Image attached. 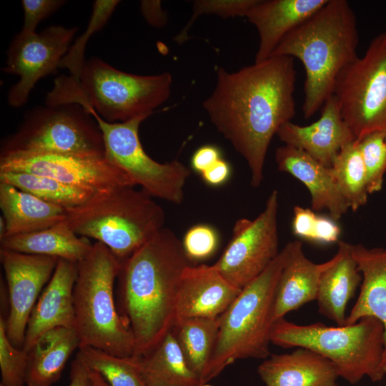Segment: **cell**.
Segmentation results:
<instances>
[{"instance_id":"cell-1","label":"cell","mask_w":386,"mask_h":386,"mask_svg":"<svg viewBox=\"0 0 386 386\" xmlns=\"http://www.w3.org/2000/svg\"><path fill=\"white\" fill-rule=\"evenodd\" d=\"M294 58L272 56L234 72L219 68L203 107L217 129L246 161L260 186L274 135L295 114Z\"/></svg>"},{"instance_id":"cell-2","label":"cell","mask_w":386,"mask_h":386,"mask_svg":"<svg viewBox=\"0 0 386 386\" xmlns=\"http://www.w3.org/2000/svg\"><path fill=\"white\" fill-rule=\"evenodd\" d=\"M189 264L182 242L166 227L121 262L115 298L134 335L132 356L147 355L173 330L181 277Z\"/></svg>"},{"instance_id":"cell-3","label":"cell","mask_w":386,"mask_h":386,"mask_svg":"<svg viewBox=\"0 0 386 386\" xmlns=\"http://www.w3.org/2000/svg\"><path fill=\"white\" fill-rule=\"evenodd\" d=\"M355 14L345 0H327L317 11L291 31L272 56L298 59L305 70L302 112L313 116L333 95L341 72L357 57Z\"/></svg>"},{"instance_id":"cell-4","label":"cell","mask_w":386,"mask_h":386,"mask_svg":"<svg viewBox=\"0 0 386 386\" xmlns=\"http://www.w3.org/2000/svg\"><path fill=\"white\" fill-rule=\"evenodd\" d=\"M172 77L169 72L137 75L117 69L102 59L85 61L79 84L61 75L46 97V105L77 104L89 107L104 120L124 122L153 110L170 96Z\"/></svg>"},{"instance_id":"cell-5","label":"cell","mask_w":386,"mask_h":386,"mask_svg":"<svg viewBox=\"0 0 386 386\" xmlns=\"http://www.w3.org/2000/svg\"><path fill=\"white\" fill-rule=\"evenodd\" d=\"M121 262L99 242L77 262L73 290L79 348L92 347L122 357L134 355L132 331L119 314L115 283Z\"/></svg>"},{"instance_id":"cell-6","label":"cell","mask_w":386,"mask_h":386,"mask_svg":"<svg viewBox=\"0 0 386 386\" xmlns=\"http://www.w3.org/2000/svg\"><path fill=\"white\" fill-rule=\"evenodd\" d=\"M65 214L77 235L104 244L120 262L154 237L165 222L163 208L133 186L94 193L83 204L65 209Z\"/></svg>"},{"instance_id":"cell-7","label":"cell","mask_w":386,"mask_h":386,"mask_svg":"<svg viewBox=\"0 0 386 386\" xmlns=\"http://www.w3.org/2000/svg\"><path fill=\"white\" fill-rule=\"evenodd\" d=\"M288 252L287 243L221 315L216 344L201 383H207L237 360L269 356L276 290Z\"/></svg>"},{"instance_id":"cell-8","label":"cell","mask_w":386,"mask_h":386,"mask_svg":"<svg viewBox=\"0 0 386 386\" xmlns=\"http://www.w3.org/2000/svg\"><path fill=\"white\" fill-rule=\"evenodd\" d=\"M271 343L284 348L303 347L322 355L335 366L339 377L356 384L365 376L377 382L384 354L385 328L377 318L329 327L321 322L301 325L284 318L274 322Z\"/></svg>"},{"instance_id":"cell-9","label":"cell","mask_w":386,"mask_h":386,"mask_svg":"<svg viewBox=\"0 0 386 386\" xmlns=\"http://www.w3.org/2000/svg\"><path fill=\"white\" fill-rule=\"evenodd\" d=\"M40 154L104 157L102 132L77 104L36 107L16 131L1 142L0 157Z\"/></svg>"},{"instance_id":"cell-10","label":"cell","mask_w":386,"mask_h":386,"mask_svg":"<svg viewBox=\"0 0 386 386\" xmlns=\"http://www.w3.org/2000/svg\"><path fill=\"white\" fill-rule=\"evenodd\" d=\"M96 120L103 135L105 157L122 169L134 186L139 185L152 197L179 204L191 170L174 159L166 163L154 160L144 150L139 137V128L147 116L124 122H108L89 107H83Z\"/></svg>"},{"instance_id":"cell-11","label":"cell","mask_w":386,"mask_h":386,"mask_svg":"<svg viewBox=\"0 0 386 386\" xmlns=\"http://www.w3.org/2000/svg\"><path fill=\"white\" fill-rule=\"evenodd\" d=\"M333 95L356 140L386 133V31L340 74Z\"/></svg>"},{"instance_id":"cell-12","label":"cell","mask_w":386,"mask_h":386,"mask_svg":"<svg viewBox=\"0 0 386 386\" xmlns=\"http://www.w3.org/2000/svg\"><path fill=\"white\" fill-rule=\"evenodd\" d=\"M279 195L273 190L263 211L254 219L236 221L232 238L213 267L239 290L259 277L277 257Z\"/></svg>"},{"instance_id":"cell-13","label":"cell","mask_w":386,"mask_h":386,"mask_svg":"<svg viewBox=\"0 0 386 386\" xmlns=\"http://www.w3.org/2000/svg\"><path fill=\"white\" fill-rule=\"evenodd\" d=\"M77 29L52 25L39 33H18L11 41L4 72L19 76L7 94L11 107H22L42 77L56 73L61 59L71 46Z\"/></svg>"},{"instance_id":"cell-14","label":"cell","mask_w":386,"mask_h":386,"mask_svg":"<svg viewBox=\"0 0 386 386\" xmlns=\"http://www.w3.org/2000/svg\"><path fill=\"white\" fill-rule=\"evenodd\" d=\"M0 172H22L51 177L97 193L133 186L128 175L105 157L40 154L0 157Z\"/></svg>"},{"instance_id":"cell-15","label":"cell","mask_w":386,"mask_h":386,"mask_svg":"<svg viewBox=\"0 0 386 386\" xmlns=\"http://www.w3.org/2000/svg\"><path fill=\"white\" fill-rule=\"evenodd\" d=\"M0 260L5 273L9 302L6 334L14 345L23 348L29 317L59 258L0 249Z\"/></svg>"},{"instance_id":"cell-16","label":"cell","mask_w":386,"mask_h":386,"mask_svg":"<svg viewBox=\"0 0 386 386\" xmlns=\"http://www.w3.org/2000/svg\"><path fill=\"white\" fill-rule=\"evenodd\" d=\"M241 290L213 265H188L181 277L177 295L175 324L188 318L221 316Z\"/></svg>"},{"instance_id":"cell-17","label":"cell","mask_w":386,"mask_h":386,"mask_svg":"<svg viewBox=\"0 0 386 386\" xmlns=\"http://www.w3.org/2000/svg\"><path fill=\"white\" fill-rule=\"evenodd\" d=\"M277 135L285 145L304 151L327 167H332L344 147L356 140L334 95L325 102L317 121L307 126L289 122L279 128Z\"/></svg>"},{"instance_id":"cell-18","label":"cell","mask_w":386,"mask_h":386,"mask_svg":"<svg viewBox=\"0 0 386 386\" xmlns=\"http://www.w3.org/2000/svg\"><path fill=\"white\" fill-rule=\"evenodd\" d=\"M76 277L77 262L59 259L29 317L23 345L27 352L47 330L56 327L74 328L73 290Z\"/></svg>"},{"instance_id":"cell-19","label":"cell","mask_w":386,"mask_h":386,"mask_svg":"<svg viewBox=\"0 0 386 386\" xmlns=\"http://www.w3.org/2000/svg\"><path fill=\"white\" fill-rule=\"evenodd\" d=\"M274 157L279 171L290 174L308 189L312 210L325 209L336 221L347 213L349 207L331 167L323 165L304 151L285 144L276 149Z\"/></svg>"},{"instance_id":"cell-20","label":"cell","mask_w":386,"mask_h":386,"mask_svg":"<svg viewBox=\"0 0 386 386\" xmlns=\"http://www.w3.org/2000/svg\"><path fill=\"white\" fill-rule=\"evenodd\" d=\"M327 1L258 0L246 15L259 34L255 62L269 59L286 35L317 11Z\"/></svg>"},{"instance_id":"cell-21","label":"cell","mask_w":386,"mask_h":386,"mask_svg":"<svg viewBox=\"0 0 386 386\" xmlns=\"http://www.w3.org/2000/svg\"><path fill=\"white\" fill-rule=\"evenodd\" d=\"M296 348L272 355L259 365L257 372L266 386H338L339 375L331 361L311 350Z\"/></svg>"},{"instance_id":"cell-22","label":"cell","mask_w":386,"mask_h":386,"mask_svg":"<svg viewBox=\"0 0 386 386\" xmlns=\"http://www.w3.org/2000/svg\"><path fill=\"white\" fill-rule=\"evenodd\" d=\"M288 245V255L276 290L274 322L316 300L321 275L332 262L331 258L322 263L313 262L306 257L302 244L298 240L290 242Z\"/></svg>"},{"instance_id":"cell-23","label":"cell","mask_w":386,"mask_h":386,"mask_svg":"<svg viewBox=\"0 0 386 386\" xmlns=\"http://www.w3.org/2000/svg\"><path fill=\"white\" fill-rule=\"evenodd\" d=\"M351 253L362 274L360 292L345 325L371 316L384 325V354L381 372L386 375V249L368 248L362 244H351Z\"/></svg>"},{"instance_id":"cell-24","label":"cell","mask_w":386,"mask_h":386,"mask_svg":"<svg viewBox=\"0 0 386 386\" xmlns=\"http://www.w3.org/2000/svg\"><path fill=\"white\" fill-rule=\"evenodd\" d=\"M332 262L322 272L316 300L321 315L338 326L345 325V310L362 282L351 244L340 240Z\"/></svg>"},{"instance_id":"cell-25","label":"cell","mask_w":386,"mask_h":386,"mask_svg":"<svg viewBox=\"0 0 386 386\" xmlns=\"http://www.w3.org/2000/svg\"><path fill=\"white\" fill-rule=\"evenodd\" d=\"M0 208L6 222L2 238L44 229L66 219L65 209L2 182Z\"/></svg>"},{"instance_id":"cell-26","label":"cell","mask_w":386,"mask_h":386,"mask_svg":"<svg viewBox=\"0 0 386 386\" xmlns=\"http://www.w3.org/2000/svg\"><path fill=\"white\" fill-rule=\"evenodd\" d=\"M65 219L44 229L5 237L0 239V249L79 262L93 244L87 238L79 237Z\"/></svg>"},{"instance_id":"cell-27","label":"cell","mask_w":386,"mask_h":386,"mask_svg":"<svg viewBox=\"0 0 386 386\" xmlns=\"http://www.w3.org/2000/svg\"><path fill=\"white\" fill-rule=\"evenodd\" d=\"M137 358L146 386H199L202 384L188 367L172 330L152 352Z\"/></svg>"},{"instance_id":"cell-28","label":"cell","mask_w":386,"mask_h":386,"mask_svg":"<svg viewBox=\"0 0 386 386\" xmlns=\"http://www.w3.org/2000/svg\"><path fill=\"white\" fill-rule=\"evenodd\" d=\"M220 322L221 316L188 318L176 322L172 330L188 367L200 382L212 357Z\"/></svg>"},{"instance_id":"cell-29","label":"cell","mask_w":386,"mask_h":386,"mask_svg":"<svg viewBox=\"0 0 386 386\" xmlns=\"http://www.w3.org/2000/svg\"><path fill=\"white\" fill-rule=\"evenodd\" d=\"M0 182L65 209L83 204L94 194L51 177L22 172H0Z\"/></svg>"},{"instance_id":"cell-30","label":"cell","mask_w":386,"mask_h":386,"mask_svg":"<svg viewBox=\"0 0 386 386\" xmlns=\"http://www.w3.org/2000/svg\"><path fill=\"white\" fill-rule=\"evenodd\" d=\"M331 169L349 209L355 212L366 204L369 194L367 181L357 140L340 150Z\"/></svg>"},{"instance_id":"cell-31","label":"cell","mask_w":386,"mask_h":386,"mask_svg":"<svg viewBox=\"0 0 386 386\" xmlns=\"http://www.w3.org/2000/svg\"><path fill=\"white\" fill-rule=\"evenodd\" d=\"M78 349L76 356L89 370L99 373L109 386H146L138 358L119 357L92 347Z\"/></svg>"},{"instance_id":"cell-32","label":"cell","mask_w":386,"mask_h":386,"mask_svg":"<svg viewBox=\"0 0 386 386\" xmlns=\"http://www.w3.org/2000/svg\"><path fill=\"white\" fill-rule=\"evenodd\" d=\"M76 348L79 340L74 330H71L50 352L29 361L27 386H51L61 377L62 370Z\"/></svg>"},{"instance_id":"cell-33","label":"cell","mask_w":386,"mask_h":386,"mask_svg":"<svg viewBox=\"0 0 386 386\" xmlns=\"http://www.w3.org/2000/svg\"><path fill=\"white\" fill-rule=\"evenodd\" d=\"M119 4L118 0H96L93 4L91 16L85 31L79 36L61 59L59 67L66 68L70 72V76L75 81L79 83L86 61L84 56L88 40L104 26Z\"/></svg>"},{"instance_id":"cell-34","label":"cell","mask_w":386,"mask_h":386,"mask_svg":"<svg viewBox=\"0 0 386 386\" xmlns=\"http://www.w3.org/2000/svg\"><path fill=\"white\" fill-rule=\"evenodd\" d=\"M337 222L330 216L296 205L293 209L291 228L292 234L299 238L327 244L340 241L341 228Z\"/></svg>"},{"instance_id":"cell-35","label":"cell","mask_w":386,"mask_h":386,"mask_svg":"<svg viewBox=\"0 0 386 386\" xmlns=\"http://www.w3.org/2000/svg\"><path fill=\"white\" fill-rule=\"evenodd\" d=\"M370 194L379 192L386 173V133L375 132L357 140Z\"/></svg>"},{"instance_id":"cell-36","label":"cell","mask_w":386,"mask_h":386,"mask_svg":"<svg viewBox=\"0 0 386 386\" xmlns=\"http://www.w3.org/2000/svg\"><path fill=\"white\" fill-rule=\"evenodd\" d=\"M29 363L28 352L8 338L6 318L0 316V370L4 386H24Z\"/></svg>"},{"instance_id":"cell-37","label":"cell","mask_w":386,"mask_h":386,"mask_svg":"<svg viewBox=\"0 0 386 386\" xmlns=\"http://www.w3.org/2000/svg\"><path fill=\"white\" fill-rule=\"evenodd\" d=\"M258 0H198L193 4L192 15L175 41L182 44L187 39V33L194 21L201 15L214 14L222 18L246 16L249 9Z\"/></svg>"},{"instance_id":"cell-38","label":"cell","mask_w":386,"mask_h":386,"mask_svg":"<svg viewBox=\"0 0 386 386\" xmlns=\"http://www.w3.org/2000/svg\"><path fill=\"white\" fill-rule=\"evenodd\" d=\"M219 238L217 231L208 224H197L185 233L182 247L190 262L202 261L209 258L216 252Z\"/></svg>"},{"instance_id":"cell-39","label":"cell","mask_w":386,"mask_h":386,"mask_svg":"<svg viewBox=\"0 0 386 386\" xmlns=\"http://www.w3.org/2000/svg\"><path fill=\"white\" fill-rule=\"evenodd\" d=\"M66 3L63 0H22L24 24L21 32L35 33L39 23Z\"/></svg>"},{"instance_id":"cell-40","label":"cell","mask_w":386,"mask_h":386,"mask_svg":"<svg viewBox=\"0 0 386 386\" xmlns=\"http://www.w3.org/2000/svg\"><path fill=\"white\" fill-rule=\"evenodd\" d=\"M74 329L56 327L43 333L28 352L29 361L41 357L53 350Z\"/></svg>"},{"instance_id":"cell-41","label":"cell","mask_w":386,"mask_h":386,"mask_svg":"<svg viewBox=\"0 0 386 386\" xmlns=\"http://www.w3.org/2000/svg\"><path fill=\"white\" fill-rule=\"evenodd\" d=\"M222 158V153L217 146L212 144L203 145L199 147L192 154L191 168L195 172L201 174Z\"/></svg>"},{"instance_id":"cell-42","label":"cell","mask_w":386,"mask_h":386,"mask_svg":"<svg viewBox=\"0 0 386 386\" xmlns=\"http://www.w3.org/2000/svg\"><path fill=\"white\" fill-rule=\"evenodd\" d=\"M232 169L229 163L220 159L200 175L205 184L211 187L224 184L231 176Z\"/></svg>"},{"instance_id":"cell-43","label":"cell","mask_w":386,"mask_h":386,"mask_svg":"<svg viewBox=\"0 0 386 386\" xmlns=\"http://www.w3.org/2000/svg\"><path fill=\"white\" fill-rule=\"evenodd\" d=\"M140 10L145 20L152 26L162 27L167 21V14L162 9L160 1H142Z\"/></svg>"},{"instance_id":"cell-44","label":"cell","mask_w":386,"mask_h":386,"mask_svg":"<svg viewBox=\"0 0 386 386\" xmlns=\"http://www.w3.org/2000/svg\"><path fill=\"white\" fill-rule=\"evenodd\" d=\"M68 386H94L89 369L77 356L71 363Z\"/></svg>"},{"instance_id":"cell-45","label":"cell","mask_w":386,"mask_h":386,"mask_svg":"<svg viewBox=\"0 0 386 386\" xmlns=\"http://www.w3.org/2000/svg\"><path fill=\"white\" fill-rule=\"evenodd\" d=\"M89 375L94 386H109L103 377L96 372L89 370Z\"/></svg>"},{"instance_id":"cell-46","label":"cell","mask_w":386,"mask_h":386,"mask_svg":"<svg viewBox=\"0 0 386 386\" xmlns=\"http://www.w3.org/2000/svg\"><path fill=\"white\" fill-rule=\"evenodd\" d=\"M199 386H211V385H208L207 383H204V384L203 383V384L199 385Z\"/></svg>"},{"instance_id":"cell-47","label":"cell","mask_w":386,"mask_h":386,"mask_svg":"<svg viewBox=\"0 0 386 386\" xmlns=\"http://www.w3.org/2000/svg\"><path fill=\"white\" fill-rule=\"evenodd\" d=\"M0 386H4L1 383H0Z\"/></svg>"}]
</instances>
